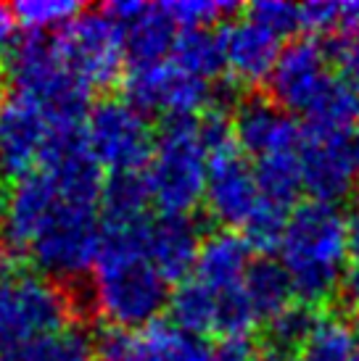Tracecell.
<instances>
[{
  "instance_id": "obj_1",
  "label": "cell",
  "mask_w": 359,
  "mask_h": 361,
  "mask_svg": "<svg viewBox=\"0 0 359 361\" xmlns=\"http://www.w3.org/2000/svg\"><path fill=\"white\" fill-rule=\"evenodd\" d=\"M103 185V169L82 132L56 140L40 166L13 180L3 195V245L56 285L82 280L100 253Z\"/></svg>"
},
{
  "instance_id": "obj_2",
  "label": "cell",
  "mask_w": 359,
  "mask_h": 361,
  "mask_svg": "<svg viewBox=\"0 0 359 361\" xmlns=\"http://www.w3.org/2000/svg\"><path fill=\"white\" fill-rule=\"evenodd\" d=\"M148 221L103 224L100 253L90 271V298L109 327L146 330L170 306V282L146 248Z\"/></svg>"
},
{
  "instance_id": "obj_3",
  "label": "cell",
  "mask_w": 359,
  "mask_h": 361,
  "mask_svg": "<svg viewBox=\"0 0 359 361\" xmlns=\"http://www.w3.org/2000/svg\"><path fill=\"white\" fill-rule=\"evenodd\" d=\"M278 256L296 301L310 309L328 303L346 282L351 259L349 216L330 203H301L290 211Z\"/></svg>"
},
{
  "instance_id": "obj_4",
  "label": "cell",
  "mask_w": 359,
  "mask_h": 361,
  "mask_svg": "<svg viewBox=\"0 0 359 361\" xmlns=\"http://www.w3.org/2000/svg\"><path fill=\"white\" fill-rule=\"evenodd\" d=\"M143 174L151 203L161 211V216H190L199 209L209 177V148L199 121H167V127L156 135Z\"/></svg>"
},
{
  "instance_id": "obj_5",
  "label": "cell",
  "mask_w": 359,
  "mask_h": 361,
  "mask_svg": "<svg viewBox=\"0 0 359 361\" xmlns=\"http://www.w3.org/2000/svg\"><path fill=\"white\" fill-rule=\"evenodd\" d=\"M71 301L42 274H0V361H21L42 338L66 330Z\"/></svg>"
},
{
  "instance_id": "obj_6",
  "label": "cell",
  "mask_w": 359,
  "mask_h": 361,
  "mask_svg": "<svg viewBox=\"0 0 359 361\" xmlns=\"http://www.w3.org/2000/svg\"><path fill=\"white\" fill-rule=\"evenodd\" d=\"M8 69L13 92L42 103L66 127H85V119L93 109V90L69 69L56 45V37L30 35L16 45Z\"/></svg>"
},
{
  "instance_id": "obj_7",
  "label": "cell",
  "mask_w": 359,
  "mask_h": 361,
  "mask_svg": "<svg viewBox=\"0 0 359 361\" xmlns=\"http://www.w3.org/2000/svg\"><path fill=\"white\" fill-rule=\"evenodd\" d=\"M82 135L90 156L111 177L146 171L156 142L148 116L127 98H106L95 103L85 119Z\"/></svg>"
},
{
  "instance_id": "obj_8",
  "label": "cell",
  "mask_w": 359,
  "mask_h": 361,
  "mask_svg": "<svg viewBox=\"0 0 359 361\" xmlns=\"http://www.w3.org/2000/svg\"><path fill=\"white\" fill-rule=\"evenodd\" d=\"M82 130L61 124L42 103L21 92H11L0 103V174H8L13 180L30 174L40 166L59 137Z\"/></svg>"
},
{
  "instance_id": "obj_9",
  "label": "cell",
  "mask_w": 359,
  "mask_h": 361,
  "mask_svg": "<svg viewBox=\"0 0 359 361\" xmlns=\"http://www.w3.org/2000/svg\"><path fill=\"white\" fill-rule=\"evenodd\" d=\"M56 37L64 61L90 90L109 87L124 69V37L109 11H82Z\"/></svg>"
},
{
  "instance_id": "obj_10",
  "label": "cell",
  "mask_w": 359,
  "mask_h": 361,
  "mask_svg": "<svg viewBox=\"0 0 359 361\" xmlns=\"http://www.w3.org/2000/svg\"><path fill=\"white\" fill-rule=\"evenodd\" d=\"M124 98L146 116L159 114L167 121L193 119L199 111L211 106V82L180 69L172 59L132 66L124 77Z\"/></svg>"
},
{
  "instance_id": "obj_11",
  "label": "cell",
  "mask_w": 359,
  "mask_h": 361,
  "mask_svg": "<svg viewBox=\"0 0 359 361\" xmlns=\"http://www.w3.org/2000/svg\"><path fill=\"white\" fill-rule=\"evenodd\" d=\"M301 177L312 201L339 206L359 188L357 130H307L301 142Z\"/></svg>"
},
{
  "instance_id": "obj_12",
  "label": "cell",
  "mask_w": 359,
  "mask_h": 361,
  "mask_svg": "<svg viewBox=\"0 0 359 361\" xmlns=\"http://www.w3.org/2000/svg\"><path fill=\"white\" fill-rule=\"evenodd\" d=\"M204 203L209 214L225 227H235L243 232L257 211L264 206L257 171L246 161V153L233 140L209 151V177H206V195Z\"/></svg>"
},
{
  "instance_id": "obj_13",
  "label": "cell",
  "mask_w": 359,
  "mask_h": 361,
  "mask_svg": "<svg viewBox=\"0 0 359 361\" xmlns=\"http://www.w3.org/2000/svg\"><path fill=\"white\" fill-rule=\"evenodd\" d=\"M330 80V51L322 42L307 37L283 48L278 66L269 77V92L280 109L293 116H307Z\"/></svg>"
},
{
  "instance_id": "obj_14",
  "label": "cell",
  "mask_w": 359,
  "mask_h": 361,
  "mask_svg": "<svg viewBox=\"0 0 359 361\" xmlns=\"http://www.w3.org/2000/svg\"><path fill=\"white\" fill-rule=\"evenodd\" d=\"M233 132L240 151L257 161L278 153H296L304 142V130L293 114L280 109L272 98H249L240 103L233 116Z\"/></svg>"
},
{
  "instance_id": "obj_15",
  "label": "cell",
  "mask_w": 359,
  "mask_h": 361,
  "mask_svg": "<svg viewBox=\"0 0 359 361\" xmlns=\"http://www.w3.org/2000/svg\"><path fill=\"white\" fill-rule=\"evenodd\" d=\"M119 24L124 37V51L132 66L167 61L177 42V24L167 11V3H138L122 0L106 8Z\"/></svg>"
},
{
  "instance_id": "obj_16",
  "label": "cell",
  "mask_w": 359,
  "mask_h": 361,
  "mask_svg": "<svg viewBox=\"0 0 359 361\" xmlns=\"http://www.w3.org/2000/svg\"><path fill=\"white\" fill-rule=\"evenodd\" d=\"M220 37L225 51V71L233 74V80L243 85L269 82L283 53L280 37L259 27L257 21H251L249 16L230 21L220 32Z\"/></svg>"
},
{
  "instance_id": "obj_17",
  "label": "cell",
  "mask_w": 359,
  "mask_h": 361,
  "mask_svg": "<svg viewBox=\"0 0 359 361\" xmlns=\"http://www.w3.org/2000/svg\"><path fill=\"white\" fill-rule=\"evenodd\" d=\"M251 267H254V248L249 240L240 232L220 230L201 240L193 277L214 293L225 295L243 288Z\"/></svg>"
},
{
  "instance_id": "obj_18",
  "label": "cell",
  "mask_w": 359,
  "mask_h": 361,
  "mask_svg": "<svg viewBox=\"0 0 359 361\" xmlns=\"http://www.w3.org/2000/svg\"><path fill=\"white\" fill-rule=\"evenodd\" d=\"M199 227L190 216H159L148 221L146 248L153 267L167 282H182L196 269L201 248Z\"/></svg>"
},
{
  "instance_id": "obj_19",
  "label": "cell",
  "mask_w": 359,
  "mask_h": 361,
  "mask_svg": "<svg viewBox=\"0 0 359 361\" xmlns=\"http://www.w3.org/2000/svg\"><path fill=\"white\" fill-rule=\"evenodd\" d=\"M132 361H217L214 345L177 330L175 324H151L135 335Z\"/></svg>"
},
{
  "instance_id": "obj_20",
  "label": "cell",
  "mask_w": 359,
  "mask_h": 361,
  "mask_svg": "<svg viewBox=\"0 0 359 361\" xmlns=\"http://www.w3.org/2000/svg\"><path fill=\"white\" fill-rule=\"evenodd\" d=\"M170 319L177 330L206 338L217 335V317H220V295L206 288L196 277L182 280L170 295Z\"/></svg>"
},
{
  "instance_id": "obj_21",
  "label": "cell",
  "mask_w": 359,
  "mask_h": 361,
  "mask_svg": "<svg viewBox=\"0 0 359 361\" xmlns=\"http://www.w3.org/2000/svg\"><path fill=\"white\" fill-rule=\"evenodd\" d=\"M243 290L249 295L259 322H267V324L296 301L293 290H290L288 274L280 267V261H254V267L249 269L246 282H243Z\"/></svg>"
},
{
  "instance_id": "obj_22",
  "label": "cell",
  "mask_w": 359,
  "mask_h": 361,
  "mask_svg": "<svg viewBox=\"0 0 359 361\" xmlns=\"http://www.w3.org/2000/svg\"><path fill=\"white\" fill-rule=\"evenodd\" d=\"M307 130H357L359 127V87H354L341 74H333L328 87L319 92L310 111H307Z\"/></svg>"
},
{
  "instance_id": "obj_23",
  "label": "cell",
  "mask_w": 359,
  "mask_h": 361,
  "mask_svg": "<svg viewBox=\"0 0 359 361\" xmlns=\"http://www.w3.org/2000/svg\"><path fill=\"white\" fill-rule=\"evenodd\" d=\"M151 203L146 174H114L103 185L100 195V221L103 224H132L143 221Z\"/></svg>"
},
{
  "instance_id": "obj_24",
  "label": "cell",
  "mask_w": 359,
  "mask_h": 361,
  "mask_svg": "<svg viewBox=\"0 0 359 361\" xmlns=\"http://www.w3.org/2000/svg\"><path fill=\"white\" fill-rule=\"evenodd\" d=\"M180 69L199 77L204 82H211L225 71V51H222V37L211 30H190L180 32L177 42L170 56Z\"/></svg>"
},
{
  "instance_id": "obj_25",
  "label": "cell",
  "mask_w": 359,
  "mask_h": 361,
  "mask_svg": "<svg viewBox=\"0 0 359 361\" xmlns=\"http://www.w3.org/2000/svg\"><path fill=\"white\" fill-rule=\"evenodd\" d=\"M257 180H259L261 195L272 206L290 211L296 203L299 192L304 190V177H301V151L296 153H278L267 159L257 161Z\"/></svg>"
},
{
  "instance_id": "obj_26",
  "label": "cell",
  "mask_w": 359,
  "mask_h": 361,
  "mask_svg": "<svg viewBox=\"0 0 359 361\" xmlns=\"http://www.w3.org/2000/svg\"><path fill=\"white\" fill-rule=\"evenodd\" d=\"M357 345L349 324L336 317H319L310 341L301 348V361H354Z\"/></svg>"
},
{
  "instance_id": "obj_27",
  "label": "cell",
  "mask_w": 359,
  "mask_h": 361,
  "mask_svg": "<svg viewBox=\"0 0 359 361\" xmlns=\"http://www.w3.org/2000/svg\"><path fill=\"white\" fill-rule=\"evenodd\" d=\"M13 13L19 27H24L30 35L50 37V32L59 35L61 30H66L82 13V6L71 0H21L13 6Z\"/></svg>"
},
{
  "instance_id": "obj_28",
  "label": "cell",
  "mask_w": 359,
  "mask_h": 361,
  "mask_svg": "<svg viewBox=\"0 0 359 361\" xmlns=\"http://www.w3.org/2000/svg\"><path fill=\"white\" fill-rule=\"evenodd\" d=\"M21 361H100L95 345L82 332L64 330L59 335L42 338L35 343L30 351L21 356Z\"/></svg>"
},
{
  "instance_id": "obj_29",
  "label": "cell",
  "mask_w": 359,
  "mask_h": 361,
  "mask_svg": "<svg viewBox=\"0 0 359 361\" xmlns=\"http://www.w3.org/2000/svg\"><path fill=\"white\" fill-rule=\"evenodd\" d=\"M317 314L314 309L304 306V303L293 301L288 309L278 314L275 319L269 322V338H272V345L275 348H283V351H293V348H304V343L310 341L312 330L317 324Z\"/></svg>"
},
{
  "instance_id": "obj_30",
  "label": "cell",
  "mask_w": 359,
  "mask_h": 361,
  "mask_svg": "<svg viewBox=\"0 0 359 361\" xmlns=\"http://www.w3.org/2000/svg\"><path fill=\"white\" fill-rule=\"evenodd\" d=\"M167 11L175 19L180 32L190 30H209L211 24H217L228 16L233 6L222 3V0H177V3H167Z\"/></svg>"
},
{
  "instance_id": "obj_31",
  "label": "cell",
  "mask_w": 359,
  "mask_h": 361,
  "mask_svg": "<svg viewBox=\"0 0 359 361\" xmlns=\"http://www.w3.org/2000/svg\"><path fill=\"white\" fill-rule=\"evenodd\" d=\"M246 16L259 27L269 30L275 37H288L301 30V6L283 3V0H261L246 8Z\"/></svg>"
},
{
  "instance_id": "obj_32",
  "label": "cell",
  "mask_w": 359,
  "mask_h": 361,
  "mask_svg": "<svg viewBox=\"0 0 359 361\" xmlns=\"http://www.w3.org/2000/svg\"><path fill=\"white\" fill-rule=\"evenodd\" d=\"M339 11L341 3H330V0H312L301 6V30L319 35V32L339 30Z\"/></svg>"
},
{
  "instance_id": "obj_33",
  "label": "cell",
  "mask_w": 359,
  "mask_h": 361,
  "mask_svg": "<svg viewBox=\"0 0 359 361\" xmlns=\"http://www.w3.org/2000/svg\"><path fill=\"white\" fill-rule=\"evenodd\" d=\"M330 59L339 63L341 77L359 87V35H343L330 48Z\"/></svg>"
},
{
  "instance_id": "obj_34",
  "label": "cell",
  "mask_w": 359,
  "mask_h": 361,
  "mask_svg": "<svg viewBox=\"0 0 359 361\" xmlns=\"http://www.w3.org/2000/svg\"><path fill=\"white\" fill-rule=\"evenodd\" d=\"M217 361H261L251 338H222L214 345Z\"/></svg>"
},
{
  "instance_id": "obj_35",
  "label": "cell",
  "mask_w": 359,
  "mask_h": 361,
  "mask_svg": "<svg viewBox=\"0 0 359 361\" xmlns=\"http://www.w3.org/2000/svg\"><path fill=\"white\" fill-rule=\"evenodd\" d=\"M16 30H19V21H16V13L13 8L3 6L0 3V61L11 59L13 51H16Z\"/></svg>"
},
{
  "instance_id": "obj_36",
  "label": "cell",
  "mask_w": 359,
  "mask_h": 361,
  "mask_svg": "<svg viewBox=\"0 0 359 361\" xmlns=\"http://www.w3.org/2000/svg\"><path fill=\"white\" fill-rule=\"evenodd\" d=\"M339 30L343 32V35H359V0L341 3Z\"/></svg>"
},
{
  "instance_id": "obj_37",
  "label": "cell",
  "mask_w": 359,
  "mask_h": 361,
  "mask_svg": "<svg viewBox=\"0 0 359 361\" xmlns=\"http://www.w3.org/2000/svg\"><path fill=\"white\" fill-rule=\"evenodd\" d=\"M346 290L359 301V245H351V259H349V269H346Z\"/></svg>"
},
{
  "instance_id": "obj_38",
  "label": "cell",
  "mask_w": 359,
  "mask_h": 361,
  "mask_svg": "<svg viewBox=\"0 0 359 361\" xmlns=\"http://www.w3.org/2000/svg\"><path fill=\"white\" fill-rule=\"evenodd\" d=\"M346 324H349V332H351L354 345H357V351H359V303H357V309L351 311V317L346 319Z\"/></svg>"
},
{
  "instance_id": "obj_39",
  "label": "cell",
  "mask_w": 359,
  "mask_h": 361,
  "mask_svg": "<svg viewBox=\"0 0 359 361\" xmlns=\"http://www.w3.org/2000/svg\"><path fill=\"white\" fill-rule=\"evenodd\" d=\"M0 103H3V85H0Z\"/></svg>"
},
{
  "instance_id": "obj_40",
  "label": "cell",
  "mask_w": 359,
  "mask_h": 361,
  "mask_svg": "<svg viewBox=\"0 0 359 361\" xmlns=\"http://www.w3.org/2000/svg\"><path fill=\"white\" fill-rule=\"evenodd\" d=\"M261 361H264V359H261ZM280 361H301V359H280Z\"/></svg>"
},
{
  "instance_id": "obj_41",
  "label": "cell",
  "mask_w": 359,
  "mask_h": 361,
  "mask_svg": "<svg viewBox=\"0 0 359 361\" xmlns=\"http://www.w3.org/2000/svg\"><path fill=\"white\" fill-rule=\"evenodd\" d=\"M354 361H359V351H357V359H354Z\"/></svg>"
},
{
  "instance_id": "obj_42",
  "label": "cell",
  "mask_w": 359,
  "mask_h": 361,
  "mask_svg": "<svg viewBox=\"0 0 359 361\" xmlns=\"http://www.w3.org/2000/svg\"><path fill=\"white\" fill-rule=\"evenodd\" d=\"M0 201H3V195H0Z\"/></svg>"
}]
</instances>
